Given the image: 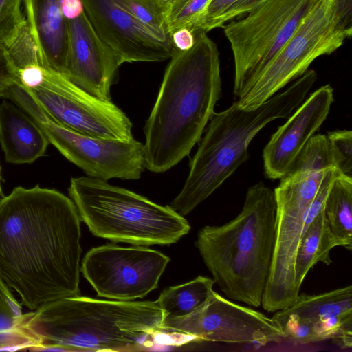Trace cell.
<instances>
[{
	"label": "cell",
	"instance_id": "cell-32",
	"mask_svg": "<svg viewBox=\"0 0 352 352\" xmlns=\"http://www.w3.org/2000/svg\"><path fill=\"white\" fill-rule=\"evenodd\" d=\"M264 1L265 0H239L219 19L217 28L223 27L227 21L236 16L246 14Z\"/></svg>",
	"mask_w": 352,
	"mask_h": 352
},
{
	"label": "cell",
	"instance_id": "cell-17",
	"mask_svg": "<svg viewBox=\"0 0 352 352\" xmlns=\"http://www.w3.org/2000/svg\"><path fill=\"white\" fill-rule=\"evenodd\" d=\"M283 314L294 316L311 327L316 341L333 342L352 334V286L320 294H298Z\"/></svg>",
	"mask_w": 352,
	"mask_h": 352
},
{
	"label": "cell",
	"instance_id": "cell-20",
	"mask_svg": "<svg viewBox=\"0 0 352 352\" xmlns=\"http://www.w3.org/2000/svg\"><path fill=\"white\" fill-rule=\"evenodd\" d=\"M338 246L323 209L305 229L295 259V280L298 289L309 271L318 263L330 265V252Z\"/></svg>",
	"mask_w": 352,
	"mask_h": 352
},
{
	"label": "cell",
	"instance_id": "cell-18",
	"mask_svg": "<svg viewBox=\"0 0 352 352\" xmlns=\"http://www.w3.org/2000/svg\"><path fill=\"white\" fill-rule=\"evenodd\" d=\"M28 31L41 63L65 74L68 51V24L60 0H23Z\"/></svg>",
	"mask_w": 352,
	"mask_h": 352
},
{
	"label": "cell",
	"instance_id": "cell-37",
	"mask_svg": "<svg viewBox=\"0 0 352 352\" xmlns=\"http://www.w3.org/2000/svg\"><path fill=\"white\" fill-rule=\"evenodd\" d=\"M3 197L2 193V187H1V166H0V198Z\"/></svg>",
	"mask_w": 352,
	"mask_h": 352
},
{
	"label": "cell",
	"instance_id": "cell-1",
	"mask_svg": "<svg viewBox=\"0 0 352 352\" xmlns=\"http://www.w3.org/2000/svg\"><path fill=\"white\" fill-rule=\"evenodd\" d=\"M80 221L54 189L19 186L0 198V277L28 309L80 295Z\"/></svg>",
	"mask_w": 352,
	"mask_h": 352
},
{
	"label": "cell",
	"instance_id": "cell-26",
	"mask_svg": "<svg viewBox=\"0 0 352 352\" xmlns=\"http://www.w3.org/2000/svg\"><path fill=\"white\" fill-rule=\"evenodd\" d=\"M23 0H0V42L9 47L26 26Z\"/></svg>",
	"mask_w": 352,
	"mask_h": 352
},
{
	"label": "cell",
	"instance_id": "cell-24",
	"mask_svg": "<svg viewBox=\"0 0 352 352\" xmlns=\"http://www.w3.org/2000/svg\"><path fill=\"white\" fill-rule=\"evenodd\" d=\"M336 168L327 135H313L298 153L286 173L324 170Z\"/></svg>",
	"mask_w": 352,
	"mask_h": 352
},
{
	"label": "cell",
	"instance_id": "cell-16",
	"mask_svg": "<svg viewBox=\"0 0 352 352\" xmlns=\"http://www.w3.org/2000/svg\"><path fill=\"white\" fill-rule=\"evenodd\" d=\"M333 102L331 86L320 87L272 134L263 153L265 174L268 178L278 179L286 174L298 153L326 120Z\"/></svg>",
	"mask_w": 352,
	"mask_h": 352
},
{
	"label": "cell",
	"instance_id": "cell-12",
	"mask_svg": "<svg viewBox=\"0 0 352 352\" xmlns=\"http://www.w3.org/2000/svg\"><path fill=\"white\" fill-rule=\"evenodd\" d=\"M170 258L151 248L107 244L91 248L80 267L98 296L129 301L157 287Z\"/></svg>",
	"mask_w": 352,
	"mask_h": 352
},
{
	"label": "cell",
	"instance_id": "cell-13",
	"mask_svg": "<svg viewBox=\"0 0 352 352\" xmlns=\"http://www.w3.org/2000/svg\"><path fill=\"white\" fill-rule=\"evenodd\" d=\"M161 332L184 335L195 340L232 344H265L284 340L276 320L235 303L214 291L192 314L164 320Z\"/></svg>",
	"mask_w": 352,
	"mask_h": 352
},
{
	"label": "cell",
	"instance_id": "cell-34",
	"mask_svg": "<svg viewBox=\"0 0 352 352\" xmlns=\"http://www.w3.org/2000/svg\"><path fill=\"white\" fill-rule=\"evenodd\" d=\"M62 12L67 19H74L84 12L82 0H60Z\"/></svg>",
	"mask_w": 352,
	"mask_h": 352
},
{
	"label": "cell",
	"instance_id": "cell-4",
	"mask_svg": "<svg viewBox=\"0 0 352 352\" xmlns=\"http://www.w3.org/2000/svg\"><path fill=\"white\" fill-rule=\"evenodd\" d=\"M274 190L250 186L240 213L221 226H206L196 246L214 283L231 300L258 307L270 273L276 234Z\"/></svg>",
	"mask_w": 352,
	"mask_h": 352
},
{
	"label": "cell",
	"instance_id": "cell-7",
	"mask_svg": "<svg viewBox=\"0 0 352 352\" xmlns=\"http://www.w3.org/2000/svg\"><path fill=\"white\" fill-rule=\"evenodd\" d=\"M318 1L265 0L247 16L223 25L234 56L236 97L250 87Z\"/></svg>",
	"mask_w": 352,
	"mask_h": 352
},
{
	"label": "cell",
	"instance_id": "cell-27",
	"mask_svg": "<svg viewBox=\"0 0 352 352\" xmlns=\"http://www.w3.org/2000/svg\"><path fill=\"white\" fill-rule=\"evenodd\" d=\"M211 0H177L167 11L166 25L171 34L174 31L191 27L203 13Z\"/></svg>",
	"mask_w": 352,
	"mask_h": 352
},
{
	"label": "cell",
	"instance_id": "cell-22",
	"mask_svg": "<svg viewBox=\"0 0 352 352\" xmlns=\"http://www.w3.org/2000/svg\"><path fill=\"white\" fill-rule=\"evenodd\" d=\"M324 213L338 246L352 249V177L338 173L324 202Z\"/></svg>",
	"mask_w": 352,
	"mask_h": 352
},
{
	"label": "cell",
	"instance_id": "cell-14",
	"mask_svg": "<svg viewBox=\"0 0 352 352\" xmlns=\"http://www.w3.org/2000/svg\"><path fill=\"white\" fill-rule=\"evenodd\" d=\"M84 11L99 38L121 64L160 62L177 52L173 41H162L113 0H82Z\"/></svg>",
	"mask_w": 352,
	"mask_h": 352
},
{
	"label": "cell",
	"instance_id": "cell-36",
	"mask_svg": "<svg viewBox=\"0 0 352 352\" xmlns=\"http://www.w3.org/2000/svg\"><path fill=\"white\" fill-rule=\"evenodd\" d=\"M15 83L16 82L11 80H0V97H5L10 87Z\"/></svg>",
	"mask_w": 352,
	"mask_h": 352
},
{
	"label": "cell",
	"instance_id": "cell-30",
	"mask_svg": "<svg viewBox=\"0 0 352 352\" xmlns=\"http://www.w3.org/2000/svg\"><path fill=\"white\" fill-rule=\"evenodd\" d=\"M332 12L337 28L346 38L352 34V0H333Z\"/></svg>",
	"mask_w": 352,
	"mask_h": 352
},
{
	"label": "cell",
	"instance_id": "cell-23",
	"mask_svg": "<svg viewBox=\"0 0 352 352\" xmlns=\"http://www.w3.org/2000/svg\"><path fill=\"white\" fill-rule=\"evenodd\" d=\"M22 307L0 277V351L30 350L38 340L21 326Z\"/></svg>",
	"mask_w": 352,
	"mask_h": 352
},
{
	"label": "cell",
	"instance_id": "cell-35",
	"mask_svg": "<svg viewBox=\"0 0 352 352\" xmlns=\"http://www.w3.org/2000/svg\"><path fill=\"white\" fill-rule=\"evenodd\" d=\"M155 7L159 10L162 13L165 15L170 8L177 1V0H149Z\"/></svg>",
	"mask_w": 352,
	"mask_h": 352
},
{
	"label": "cell",
	"instance_id": "cell-19",
	"mask_svg": "<svg viewBox=\"0 0 352 352\" xmlns=\"http://www.w3.org/2000/svg\"><path fill=\"white\" fill-rule=\"evenodd\" d=\"M49 144L39 126L15 103L0 104V145L6 162L32 163L45 155Z\"/></svg>",
	"mask_w": 352,
	"mask_h": 352
},
{
	"label": "cell",
	"instance_id": "cell-28",
	"mask_svg": "<svg viewBox=\"0 0 352 352\" xmlns=\"http://www.w3.org/2000/svg\"><path fill=\"white\" fill-rule=\"evenodd\" d=\"M337 169L352 177V132L337 130L327 135Z\"/></svg>",
	"mask_w": 352,
	"mask_h": 352
},
{
	"label": "cell",
	"instance_id": "cell-8",
	"mask_svg": "<svg viewBox=\"0 0 352 352\" xmlns=\"http://www.w3.org/2000/svg\"><path fill=\"white\" fill-rule=\"evenodd\" d=\"M327 170L285 174L274 190L276 204L275 243L261 303L268 312L286 309L298 298L296 252L305 228L308 210Z\"/></svg>",
	"mask_w": 352,
	"mask_h": 352
},
{
	"label": "cell",
	"instance_id": "cell-31",
	"mask_svg": "<svg viewBox=\"0 0 352 352\" xmlns=\"http://www.w3.org/2000/svg\"><path fill=\"white\" fill-rule=\"evenodd\" d=\"M0 80H11L18 82V67L13 61L6 46L0 42Z\"/></svg>",
	"mask_w": 352,
	"mask_h": 352
},
{
	"label": "cell",
	"instance_id": "cell-2",
	"mask_svg": "<svg viewBox=\"0 0 352 352\" xmlns=\"http://www.w3.org/2000/svg\"><path fill=\"white\" fill-rule=\"evenodd\" d=\"M193 46L177 50L165 71L144 127V167L164 173L189 155L214 113L220 98L219 52L204 32Z\"/></svg>",
	"mask_w": 352,
	"mask_h": 352
},
{
	"label": "cell",
	"instance_id": "cell-10",
	"mask_svg": "<svg viewBox=\"0 0 352 352\" xmlns=\"http://www.w3.org/2000/svg\"><path fill=\"white\" fill-rule=\"evenodd\" d=\"M333 0H319L294 34L285 43L250 87L239 97L245 109L259 106L291 81L303 75L318 57L340 47L345 35L336 27Z\"/></svg>",
	"mask_w": 352,
	"mask_h": 352
},
{
	"label": "cell",
	"instance_id": "cell-33",
	"mask_svg": "<svg viewBox=\"0 0 352 352\" xmlns=\"http://www.w3.org/2000/svg\"><path fill=\"white\" fill-rule=\"evenodd\" d=\"M172 41L178 50L191 48L195 41V33L188 28H182L171 33Z\"/></svg>",
	"mask_w": 352,
	"mask_h": 352
},
{
	"label": "cell",
	"instance_id": "cell-9",
	"mask_svg": "<svg viewBox=\"0 0 352 352\" xmlns=\"http://www.w3.org/2000/svg\"><path fill=\"white\" fill-rule=\"evenodd\" d=\"M41 129L50 144L87 176L105 181L138 180L144 167V144L135 140L96 138L67 128L52 120L17 83L5 96Z\"/></svg>",
	"mask_w": 352,
	"mask_h": 352
},
{
	"label": "cell",
	"instance_id": "cell-3",
	"mask_svg": "<svg viewBox=\"0 0 352 352\" xmlns=\"http://www.w3.org/2000/svg\"><path fill=\"white\" fill-rule=\"evenodd\" d=\"M156 301L60 298L23 314L21 326L40 344L34 351H140L162 333Z\"/></svg>",
	"mask_w": 352,
	"mask_h": 352
},
{
	"label": "cell",
	"instance_id": "cell-15",
	"mask_svg": "<svg viewBox=\"0 0 352 352\" xmlns=\"http://www.w3.org/2000/svg\"><path fill=\"white\" fill-rule=\"evenodd\" d=\"M68 51L65 74L92 96L111 100V87L121 65L113 52L99 38L86 14L67 20Z\"/></svg>",
	"mask_w": 352,
	"mask_h": 352
},
{
	"label": "cell",
	"instance_id": "cell-21",
	"mask_svg": "<svg viewBox=\"0 0 352 352\" xmlns=\"http://www.w3.org/2000/svg\"><path fill=\"white\" fill-rule=\"evenodd\" d=\"M213 278L199 276L187 283L164 289L156 300L164 320L186 317L201 308L213 293Z\"/></svg>",
	"mask_w": 352,
	"mask_h": 352
},
{
	"label": "cell",
	"instance_id": "cell-29",
	"mask_svg": "<svg viewBox=\"0 0 352 352\" xmlns=\"http://www.w3.org/2000/svg\"><path fill=\"white\" fill-rule=\"evenodd\" d=\"M239 0H211L203 13L190 29L208 32L216 28L219 19Z\"/></svg>",
	"mask_w": 352,
	"mask_h": 352
},
{
	"label": "cell",
	"instance_id": "cell-6",
	"mask_svg": "<svg viewBox=\"0 0 352 352\" xmlns=\"http://www.w3.org/2000/svg\"><path fill=\"white\" fill-rule=\"evenodd\" d=\"M68 192L90 232L113 242L168 245L190 230L188 221L170 206L159 205L103 179L72 178Z\"/></svg>",
	"mask_w": 352,
	"mask_h": 352
},
{
	"label": "cell",
	"instance_id": "cell-25",
	"mask_svg": "<svg viewBox=\"0 0 352 352\" xmlns=\"http://www.w3.org/2000/svg\"><path fill=\"white\" fill-rule=\"evenodd\" d=\"M113 1L159 39L172 41L166 28L165 15L149 0Z\"/></svg>",
	"mask_w": 352,
	"mask_h": 352
},
{
	"label": "cell",
	"instance_id": "cell-11",
	"mask_svg": "<svg viewBox=\"0 0 352 352\" xmlns=\"http://www.w3.org/2000/svg\"><path fill=\"white\" fill-rule=\"evenodd\" d=\"M23 89L47 115L67 128L100 138H133L131 121L111 100L92 96L64 74L43 64L39 82L32 88Z\"/></svg>",
	"mask_w": 352,
	"mask_h": 352
},
{
	"label": "cell",
	"instance_id": "cell-5",
	"mask_svg": "<svg viewBox=\"0 0 352 352\" xmlns=\"http://www.w3.org/2000/svg\"><path fill=\"white\" fill-rule=\"evenodd\" d=\"M316 79V72L309 69L256 108L243 109L234 102L214 113L190 161L184 185L170 206L184 216L205 201L248 159V146L256 135L270 122L292 115Z\"/></svg>",
	"mask_w": 352,
	"mask_h": 352
}]
</instances>
